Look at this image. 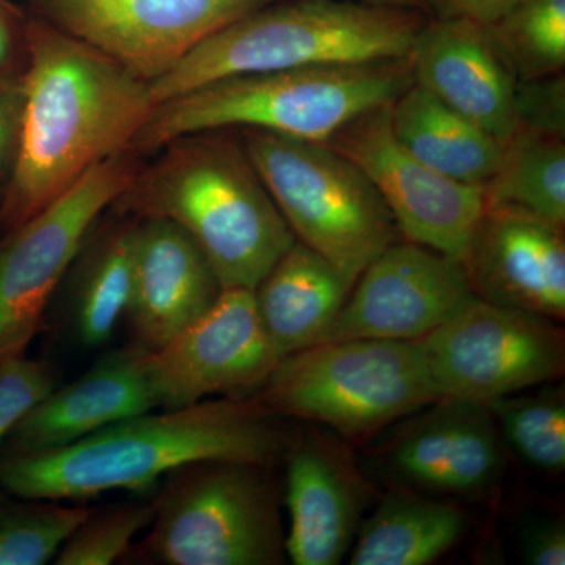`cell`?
<instances>
[{
	"mask_svg": "<svg viewBox=\"0 0 565 565\" xmlns=\"http://www.w3.org/2000/svg\"><path fill=\"white\" fill-rule=\"evenodd\" d=\"M28 68L10 180L0 202L9 233L88 170L131 150L156 102L150 82L43 20L24 29Z\"/></svg>",
	"mask_w": 565,
	"mask_h": 565,
	"instance_id": "1",
	"label": "cell"
},
{
	"mask_svg": "<svg viewBox=\"0 0 565 565\" xmlns=\"http://www.w3.org/2000/svg\"><path fill=\"white\" fill-rule=\"evenodd\" d=\"M274 416L245 396L147 412L54 451L3 457L0 486L28 501L84 500L207 460L270 465L288 445Z\"/></svg>",
	"mask_w": 565,
	"mask_h": 565,
	"instance_id": "2",
	"label": "cell"
},
{
	"mask_svg": "<svg viewBox=\"0 0 565 565\" xmlns=\"http://www.w3.org/2000/svg\"><path fill=\"white\" fill-rule=\"evenodd\" d=\"M163 148L111 206L122 217L173 222L202 248L223 289L255 291L296 236L243 143L202 132Z\"/></svg>",
	"mask_w": 565,
	"mask_h": 565,
	"instance_id": "3",
	"label": "cell"
},
{
	"mask_svg": "<svg viewBox=\"0 0 565 565\" xmlns=\"http://www.w3.org/2000/svg\"><path fill=\"white\" fill-rule=\"evenodd\" d=\"M414 82L408 58L225 77L156 104L131 150L143 154L181 137L234 128L327 141L356 118L392 106Z\"/></svg>",
	"mask_w": 565,
	"mask_h": 565,
	"instance_id": "4",
	"label": "cell"
},
{
	"mask_svg": "<svg viewBox=\"0 0 565 565\" xmlns=\"http://www.w3.org/2000/svg\"><path fill=\"white\" fill-rule=\"evenodd\" d=\"M273 3L207 36L151 82L156 104L225 77L408 58L424 25L416 10L353 0Z\"/></svg>",
	"mask_w": 565,
	"mask_h": 565,
	"instance_id": "5",
	"label": "cell"
},
{
	"mask_svg": "<svg viewBox=\"0 0 565 565\" xmlns=\"http://www.w3.org/2000/svg\"><path fill=\"white\" fill-rule=\"evenodd\" d=\"M243 147L296 241L332 263L351 289L401 239L373 182L330 145L243 129Z\"/></svg>",
	"mask_w": 565,
	"mask_h": 565,
	"instance_id": "6",
	"label": "cell"
},
{
	"mask_svg": "<svg viewBox=\"0 0 565 565\" xmlns=\"http://www.w3.org/2000/svg\"><path fill=\"white\" fill-rule=\"evenodd\" d=\"M258 392L270 414L326 424L351 441L440 399L418 341L374 338L285 356Z\"/></svg>",
	"mask_w": 565,
	"mask_h": 565,
	"instance_id": "7",
	"label": "cell"
},
{
	"mask_svg": "<svg viewBox=\"0 0 565 565\" xmlns=\"http://www.w3.org/2000/svg\"><path fill=\"white\" fill-rule=\"evenodd\" d=\"M269 465L207 460L170 473L141 544L163 565H278L286 559Z\"/></svg>",
	"mask_w": 565,
	"mask_h": 565,
	"instance_id": "8",
	"label": "cell"
},
{
	"mask_svg": "<svg viewBox=\"0 0 565 565\" xmlns=\"http://www.w3.org/2000/svg\"><path fill=\"white\" fill-rule=\"evenodd\" d=\"M136 151L88 170L68 191L0 241V362L22 355L85 237L139 173Z\"/></svg>",
	"mask_w": 565,
	"mask_h": 565,
	"instance_id": "9",
	"label": "cell"
},
{
	"mask_svg": "<svg viewBox=\"0 0 565 565\" xmlns=\"http://www.w3.org/2000/svg\"><path fill=\"white\" fill-rule=\"evenodd\" d=\"M555 322L476 299L418 340L438 397L487 404L556 381L565 340Z\"/></svg>",
	"mask_w": 565,
	"mask_h": 565,
	"instance_id": "10",
	"label": "cell"
},
{
	"mask_svg": "<svg viewBox=\"0 0 565 565\" xmlns=\"http://www.w3.org/2000/svg\"><path fill=\"white\" fill-rule=\"evenodd\" d=\"M274 0H35L43 21L154 82L207 36Z\"/></svg>",
	"mask_w": 565,
	"mask_h": 565,
	"instance_id": "11",
	"label": "cell"
},
{
	"mask_svg": "<svg viewBox=\"0 0 565 565\" xmlns=\"http://www.w3.org/2000/svg\"><path fill=\"white\" fill-rule=\"evenodd\" d=\"M390 106L323 141L363 170L404 239L463 262L486 212L484 185L465 184L418 161L394 137Z\"/></svg>",
	"mask_w": 565,
	"mask_h": 565,
	"instance_id": "12",
	"label": "cell"
},
{
	"mask_svg": "<svg viewBox=\"0 0 565 565\" xmlns=\"http://www.w3.org/2000/svg\"><path fill=\"white\" fill-rule=\"evenodd\" d=\"M278 362L255 292L226 288L169 343L147 351L145 370L156 405L180 408L215 394L258 392Z\"/></svg>",
	"mask_w": 565,
	"mask_h": 565,
	"instance_id": "13",
	"label": "cell"
},
{
	"mask_svg": "<svg viewBox=\"0 0 565 565\" xmlns=\"http://www.w3.org/2000/svg\"><path fill=\"white\" fill-rule=\"evenodd\" d=\"M476 299L459 259L399 239L363 270L316 344L362 338L418 341Z\"/></svg>",
	"mask_w": 565,
	"mask_h": 565,
	"instance_id": "14",
	"label": "cell"
},
{
	"mask_svg": "<svg viewBox=\"0 0 565 565\" xmlns=\"http://www.w3.org/2000/svg\"><path fill=\"white\" fill-rule=\"evenodd\" d=\"M379 462L403 489L476 497L497 486L504 470V441L486 404L440 397L415 412Z\"/></svg>",
	"mask_w": 565,
	"mask_h": 565,
	"instance_id": "15",
	"label": "cell"
},
{
	"mask_svg": "<svg viewBox=\"0 0 565 565\" xmlns=\"http://www.w3.org/2000/svg\"><path fill=\"white\" fill-rule=\"evenodd\" d=\"M415 84L498 140L515 132L516 76L489 25L440 18L424 24L408 55Z\"/></svg>",
	"mask_w": 565,
	"mask_h": 565,
	"instance_id": "16",
	"label": "cell"
},
{
	"mask_svg": "<svg viewBox=\"0 0 565 565\" xmlns=\"http://www.w3.org/2000/svg\"><path fill=\"white\" fill-rule=\"evenodd\" d=\"M462 264L478 299L564 321V228L486 210Z\"/></svg>",
	"mask_w": 565,
	"mask_h": 565,
	"instance_id": "17",
	"label": "cell"
},
{
	"mask_svg": "<svg viewBox=\"0 0 565 565\" xmlns=\"http://www.w3.org/2000/svg\"><path fill=\"white\" fill-rule=\"evenodd\" d=\"M223 291L210 262L184 230L137 218L132 281L125 318L136 344L161 348L206 313Z\"/></svg>",
	"mask_w": 565,
	"mask_h": 565,
	"instance_id": "18",
	"label": "cell"
},
{
	"mask_svg": "<svg viewBox=\"0 0 565 565\" xmlns=\"http://www.w3.org/2000/svg\"><path fill=\"white\" fill-rule=\"evenodd\" d=\"M147 351L139 344L118 349L77 381L55 386L11 430L6 456L54 451L158 407L145 370Z\"/></svg>",
	"mask_w": 565,
	"mask_h": 565,
	"instance_id": "19",
	"label": "cell"
},
{
	"mask_svg": "<svg viewBox=\"0 0 565 565\" xmlns=\"http://www.w3.org/2000/svg\"><path fill=\"white\" fill-rule=\"evenodd\" d=\"M364 486L345 451L310 438L289 455L286 557L296 565H337L360 527Z\"/></svg>",
	"mask_w": 565,
	"mask_h": 565,
	"instance_id": "20",
	"label": "cell"
},
{
	"mask_svg": "<svg viewBox=\"0 0 565 565\" xmlns=\"http://www.w3.org/2000/svg\"><path fill=\"white\" fill-rule=\"evenodd\" d=\"M253 292L264 330L281 360L318 343L351 286L332 263L296 241Z\"/></svg>",
	"mask_w": 565,
	"mask_h": 565,
	"instance_id": "21",
	"label": "cell"
},
{
	"mask_svg": "<svg viewBox=\"0 0 565 565\" xmlns=\"http://www.w3.org/2000/svg\"><path fill=\"white\" fill-rule=\"evenodd\" d=\"M388 111L394 137L405 150L451 180L484 185L503 161L504 141L415 82L394 99Z\"/></svg>",
	"mask_w": 565,
	"mask_h": 565,
	"instance_id": "22",
	"label": "cell"
},
{
	"mask_svg": "<svg viewBox=\"0 0 565 565\" xmlns=\"http://www.w3.org/2000/svg\"><path fill=\"white\" fill-rule=\"evenodd\" d=\"M465 527L456 504L397 487L360 525L349 564H433L455 548Z\"/></svg>",
	"mask_w": 565,
	"mask_h": 565,
	"instance_id": "23",
	"label": "cell"
},
{
	"mask_svg": "<svg viewBox=\"0 0 565 565\" xmlns=\"http://www.w3.org/2000/svg\"><path fill=\"white\" fill-rule=\"evenodd\" d=\"M137 218L107 226L87 248L74 278L70 322L82 344L102 345L125 318L132 281Z\"/></svg>",
	"mask_w": 565,
	"mask_h": 565,
	"instance_id": "24",
	"label": "cell"
},
{
	"mask_svg": "<svg viewBox=\"0 0 565 565\" xmlns=\"http://www.w3.org/2000/svg\"><path fill=\"white\" fill-rule=\"evenodd\" d=\"M486 210L531 215L564 228L565 143L563 137L519 131L504 143L503 161L484 184Z\"/></svg>",
	"mask_w": 565,
	"mask_h": 565,
	"instance_id": "25",
	"label": "cell"
},
{
	"mask_svg": "<svg viewBox=\"0 0 565 565\" xmlns=\"http://www.w3.org/2000/svg\"><path fill=\"white\" fill-rule=\"evenodd\" d=\"M489 28L516 81L563 74L565 0H519Z\"/></svg>",
	"mask_w": 565,
	"mask_h": 565,
	"instance_id": "26",
	"label": "cell"
},
{
	"mask_svg": "<svg viewBox=\"0 0 565 565\" xmlns=\"http://www.w3.org/2000/svg\"><path fill=\"white\" fill-rule=\"evenodd\" d=\"M486 405L497 419L504 444L511 446L520 459L539 470L564 471V386H545L531 394H508Z\"/></svg>",
	"mask_w": 565,
	"mask_h": 565,
	"instance_id": "27",
	"label": "cell"
},
{
	"mask_svg": "<svg viewBox=\"0 0 565 565\" xmlns=\"http://www.w3.org/2000/svg\"><path fill=\"white\" fill-rule=\"evenodd\" d=\"M88 514L54 501L0 504V565L50 563Z\"/></svg>",
	"mask_w": 565,
	"mask_h": 565,
	"instance_id": "28",
	"label": "cell"
},
{
	"mask_svg": "<svg viewBox=\"0 0 565 565\" xmlns=\"http://www.w3.org/2000/svg\"><path fill=\"white\" fill-rule=\"evenodd\" d=\"M154 504H129L90 514L66 539L54 557L57 565H109L126 556L132 541L148 527Z\"/></svg>",
	"mask_w": 565,
	"mask_h": 565,
	"instance_id": "29",
	"label": "cell"
},
{
	"mask_svg": "<svg viewBox=\"0 0 565 565\" xmlns=\"http://www.w3.org/2000/svg\"><path fill=\"white\" fill-rule=\"evenodd\" d=\"M57 386L52 364L25 353L0 362V449L11 430Z\"/></svg>",
	"mask_w": 565,
	"mask_h": 565,
	"instance_id": "30",
	"label": "cell"
},
{
	"mask_svg": "<svg viewBox=\"0 0 565 565\" xmlns=\"http://www.w3.org/2000/svg\"><path fill=\"white\" fill-rule=\"evenodd\" d=\"M515 131L563 137L565 134V81L563 74L516 81Z\"/></svg>",
	"mask_w": 565,
	"mask_h": 565,
	"instance_id": "31",
	"label": "cell"
},
{
	"mask_svg": "<svg viewBox=\"0 0 565 565\" xmlns=\"http://www.w3.org/2000/svg\"><path fill=\"white\" fill-rule=\"evenodd\" d=\"M523 559L531 565L565 564V527L561 520H537L520 537Z\"/></svg>",
	"mask_w": 565,
	"mask_h": 565,
	"instance_id": "32",
	"label": "cell"
},
{
	"mask_svg": "<svg viewBox=\"0 0 565 565\" xmlns=\"http://www.w3.org/2000/svg\"><path fill=\"white\" fill-rule=\"evenodd\" d=\"M24 87L22 76L0 74V174L13 162L20 136Z\"/></svg>",
	"mask_w": 565,
	"mask_h": 565,
	"instance_id": "33",
	"label": "cell"
},
{
	"mask_svg": "<svg viewBox=\"0 0 565 565\" xmlns=\"http://www.w3.org/2000/svg\"><path fill=\"white\" fill-rule=\"evenodd\" d=\"M519 0H427L440 18H462L490 25L500 20Z\"/></svg>",
	"mask_w": 565,
	"mask_h": 565,
	"instance_id": "34",
	"label": "cell"
},
{
	"mask_svg": "<svg viewBox=\"0 0 565 565\" xmlns=\"http://www.w3.org/2000/svg\"><path fill=\"white\" fill-rule=\"evenodd\" d=\"M17 46V32H14L13 24H11L9 14L0 9V73L13 62Z\"/></svg>",
	"mask_w": 565,
	"mask_h": 565,
	"instance_id": "35",
	"label": "cell"
},
{
	"mask_svg": "<svg viewBox=\"0 0 565 565\" xmlns=\"http://www.w3.org/2000/svg\"><path fill=\"white\" fill-rule=\"evenodd\" d=\"M366 6L386 7V9L418 10L427 6V0H353Z\"/></svg>",
	"mask_w": 565,
	"mask_h": 565,
	"instance_id": "36",
	"label": "cell"
}]
</instances>
